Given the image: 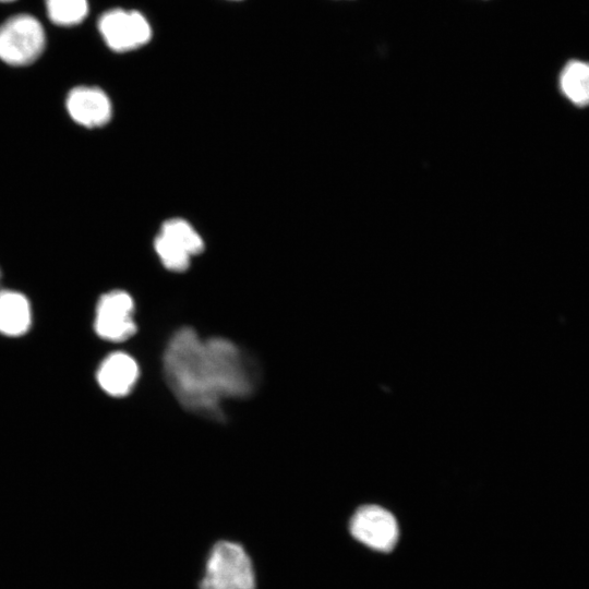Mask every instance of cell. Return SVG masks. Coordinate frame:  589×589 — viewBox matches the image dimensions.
I'll list each match as a JSON object with an SVG mask.
<instances>
[{"mask_svg":"<svg viewBox=\"0 0 589 589\" xmlns=\"http://www.w3.org/2000/svg\"><path fill=\"white\" fill-rule=\"evenodd\" d=\"M67 109L73 120L88 128L106 124L112 113V106L106 93L97 87L87 86L76 87L69 93Z\"/></svg>","mask_w":589,"mask_h":589,"instance_id":"7","label":"cell"},{"mask_svg":"<svg viewBox=\"0 0 589 589\" xmlns=\"http://www.w3.org/2000/svg\"><path fill=\"white\" fill-rule=\"evenodd\" d=\"M45 31L29 14L11 16L0 25V59L11 65L34 62L44 51Z\"/></svg>","mask_w":589,"mask_h":589,"instance_id":"3","label":"cell"},{"mask_svg":"<svg viewBox=\"0 0 589 589\" xmlns=\"http://www.w3.org/2000/svg\"><path fill=\"white\" fill-rule=\"evenodd\" d=\"M191 257L204 250V241L194 227L183 218L166 220L159 232Z\"/></svg>","mask_w":589,"mask_h":589,"instance_id":"11","label":"cell"},{"mask_svg":"<svg viewBox=\"0 0 589 589\" xmlns=\"http://www.w3.org/2000/svg\"><path fill=\"white\" fill-rule=\"evenodd\" d=\"M97 26L107 46L117 52L140 48L152 37L149 22L134 10H109L101 14Z\"/></svg>","mask_w":589,"mask_h":589,"instance_id":"4","label":"cell"},{"mask_svg":"<svg viewBox=\"0 0 589 589\" xmlns=\"http://www.w3.org/2000/svg\"><path fill=\"white\" fill-rule=\"evenodd\" d=\"M31 325V308L20 292L0 290V333L7 336L23 335Z\"/></svg>","mask_w":589,"mask_h":589,"instance_id":"9","label":"cell"},{"mask_svg":"<svg viewBox=\"0 0 589 589\" xmlns=\"http://www.w3.org/2000/svg\"><path fill=\"white\" fill-rule=\"evenodd\" d=\"M560 85L564 95L575 105H589V63L569 61L561 72Z\"/></svg>","mask_w":589,"mask_h":589,"instance_id":"10","label":"cell"},{"mask_svg":"<svg viewBox=\"0 0 589 589\" xmlns=\"http://www.w3.org/2000/svg\"><path fill=\"white\" fill-rule=\"evenodd\" d=\"M154 249L161 264L169 271L184 272L190 266L192 257L159 233L154 240Z\"/></svg>","mask_w":589,"mask_h":589,"instance_id":"13","label":"cell"},{"mask_svg":"<svg viewBox=\"0 0 589 589\" xmlns=\"http://www.w3.org/2000/svg\"><path fill=\"white\" fill-rule=\"evenodd\" d=\"M95 330L109 341H123L136 332L134 301L122 290H113L100 297L96 306Z\"/></svg>","mask_w":589,"mask_h":589,"instance_id":"5","label":"cell"},{"mask_svg":"<svg viewBox=\"0 0 589 589\" xmlns=\"http://www.w3.org/2000/svg\"><path fill=\"white\" fill-rule=\"evenodd\" d=\"M200 589H255L253 563L243 546L217 542L206 561Z\"/></svg>","mask_w":589,"mask_h":589,"instance_id":"2","label":"cell"},{"mask_svg":"<svg viewBox=\"0 0 589 589\" xmlns=\"http://www.w3.org/2000/svg\"><path fill=\"white\" fill-rule=\"evenodd\" d=\"M166 382L187 410L219 421L221 402L253 393L256 370L232 341L223 337L202 339L191 327L178 329L164 353Z\"/></svg>","mask_w":589,"mask_h":589,"instance_id":"1","label":"cell"},{"mask_svg":"<svg viewBox=\"0 0 589 589\" xmlns=\"http://www.w3.org/2000/svg\"><path fill=\"white\" fill-rule=\"evenodd\" d=\"M13 0H0V2H11Z\"/></svg>","mask_w":589,"mask_h":589,"instance_id":"14","label":"cell"},{"mask_svg":"<svg viewBox=\"0 0 589 589\" xmlns=\"http://www.w3.org/2000/svg\"><path fill=\"white\" fill-rule=\"evenodd\" d=\"M140 375L136 361L124 352L109 354L99 365L97 381L100 387L110 396L128 395Z\"/></svg>","mask_w":589,"mask_h":589,"instance_id":"8","label":"cell"},{"mask_svg":"<svg viewBox=\"0 0 589 589\" xmlns=\"http://www.w3.org/2000/svg\"><path fill=\"white\" fill-rule=\"evenodd\" d=\"M48 17L60 26H73L88 14L87 0H45Z\"/></svg>","mask_w":589,"mask_h":589,"instance_id":"12","label":"cell"},{"mask_svg":"<svg viewBox=\"0 0 589 589\" xmlns=\"http://www.w3.org/2000/svg\"><path fill=\"white\" fill-rule=\"evenodd\" d=\"M349 528L356 540L381 552L393 550L399 536L394 515L377 505L358 508L350 519Z\"/></svg>","mask_w":589,"mask_h":589,"instance_id":"6","label":"cell"}]
</instances>
